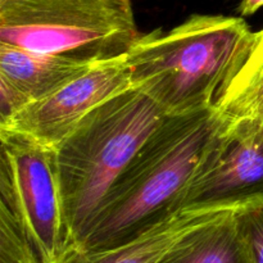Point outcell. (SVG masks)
<instances>
[{
    "label": "cell",
    "instance_id": "cell-4",
    "mask_svg": "<svg viewBox=\"0 0 263 263\" xmlns=\"http://www.w3.org/2000/svg\"><path fill=\"white\" fill-rule=\"evenodd\" d=\"M140 36L131 0H0V43L81 62L127 54Z\"/></svg>",
    "mask_w": 263,
    "mask_h": 263
},
{
    "label": "cell",
    "instance_id": "cell-11",
    "mask_svg": "<svg viewBox=\"0 0 263 263\" xmlns=\"http://www.w3.org/2000/svg\"><path fill=\"white\" fill-rule=\"evenodd\" d=\"M223 118L248 121L263 130V28L254 32L251 50L216 104Z\"/></svg>",
    "mask_w": 263,
    "mask_h": 263
},
{
    "label": "cell",
    "instance_id": "cell-14",
    "mask_svg": "<svg viewBox=\"0 0 263 263\" xmlns=\"http://www.w3.org/2000/svg\"><path fill=\"white\" fill-rule=\"evenodd\" d=\"M263 7V0H241L239 5V12L243 17L254 14Z\"/></svg>",
    "mask_w": 263,
    "mask_h": 263
},
{
    "label": "cell",
    "instance_id": "cell-8",
    "mask_svg": "<svg viewBox=\"0 0 263 263\" xmlns=\"http://www.w3.org/2000/svg\"><path fill=\"white\" fill-rule=\"evenodd\" d=\"M223 212L182 211L130 243L99 252L69 248L53 263H158L187 234Z\"/></svg>",
    "mask_w": 263,
    "mask_h": 263
},
{
    "label": "cell",
    "instance_id": "cell-5",
    "mask_svg": "<svg viewBox=\"0 0 263 263\" xmlns=\"http://www.w3.org/2000/svg\"><path fill=\"white\" fill-rule=\"evenodd\" d=\"M0 194L14 204L41 263L71 248L54 146L0 128Z\"/></svg>",
    "mask_w": 263,
    "mask_h": 263
},
{
    "label": "cell",
    "instance_id": "cell-2",
    "mask_svg": "<svg viewBox=\"0 0 263 263\" xmlns=\"http://www.w3.org/2000/svg\"><path fill=\"white\" fill-rule=\"evenodd\" d=\"M254 32L243 18L194 14L181 25L140 35L126 54L134 87L167 116L216 107L246 62Z\"/></svg>",
    "mask_w": 263,
    "mask_h": 263
},
{
    "label": "cell",
    "instance_id": "cell-1",
    "mask_svg": "<svg viewBox=\"0 0 263 263\" xmlns=\"http://www.w3.org/2000/svg\"><path fill=\"white\" fill-rule=\"evenodd\" d=\"M221 122L216 107L168 116L110 187L79 251L123 246L181 213L195 171Z\"/></svg>",
    "mask_w": 263,
    "mask_h": 263
},
{
    "label": "cell",
    "instance_id": "cell-6",
    "mask_svg": "<svg viewBox=\"0 0 263 263\" xmlns=\"http://www.w3.org/2000/svg\"><path fill=\"white\" fill-rule=\"evenodd\" d=\"M263 199V130L222 117L195 171L184 211H229Z\"/></svg>",
    "mask_w": 263,
    "mask_h": 263
},
{
    "label": "cell",
    "instance_id": "cell-3",
    "mask_svg": "<svg viewBox=\"0 0 263 263\" xmlns=\"http://www.w3.org/2000/svg\"><path fill=\"white\" fill-rule=\"evenodd\" d=\"M167 117L131 87L87 113L55 146L71 248L82 246L110 187Z\"/></svg>",
    "mask_w": 263,
    "mask_h": 263
},
{
    "label": "cell",
    "instance_id": "cell-7",
    "mask_svg": "<svg viewBox=\"0 0 263 263\" xmlns=\"http://www.w3.org/2000/svg\"><path fill=\"white\" fill-rule=\"evenodd\" d=\"M134 87L126 54L92 63L51 94L30 103L0 128L55 148L94 108Z\"/></svg>",
    "mask_w": 263,
    "mask_h": 263
},
{
    "label": "cell",
    "instance_id": "cell-9",
    "mask_svg": "<svg viewBox=\"0 0 263 263\" xmlns=\"http://www.w3.org/2000/svg\"><path fill=\"white\" fill-rule=\"evenodd\" d=\"M92 63L0 43V80L17 87L30 103L55 91Z\"/></svg>",
    "mask_w": 263,
    "mask_h": 263
},
{
    "label": "cell",
    "instance_id": "cell-10",
    "mask_svg": "<svg viewBox=\"0 0 263 263\" xmlns=\"http://www.w3.org/2000/svg\"><path fill=\"white\" fill-rule=\"evenodd\" d=\"M158 263H252L234 210L221 213L180 240Z\"/></svg>",
    "mask_w": 263,
    "mask_h": 263
},
{
    "label": "cell",
    "instance_id": "cell-13",
    "mask_svg": "<svg viewBox=\"0 0 263 263\" xmlns=\"http://www.w3.org/2000/svg\"><path fill=\"white\" fill-rule=\"evenodd\" d=\"M234 215L252 263H263V199L235 208Z\"/></svg>",
    "mask_w": 263,
    "mask_h": 263
},
{
    "label": "cell",
    "instance_id": "cell-12",
    "mask_svg": "<svg viewBox=\"0 0 263 263\" xmlns=\"http://www.w3.org/2000/svg\"><path fill=\"white\" fill-rule=\"evenodd\" d=\"M0 263H41L12 200L0 195Z\"/></svg>",
    "mask_w": 263,
    "mask_h": 263
}]
</instances>
